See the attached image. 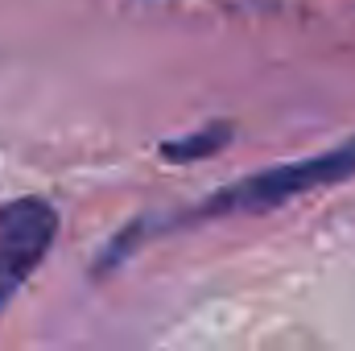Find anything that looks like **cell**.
I'll return each mask as SVG.
<instances>
[{
  "instance_id": "cell-1",
  "label": "cell",
  "mask_w": 355,
  "mask_h": 351,
  "mask_svg": "<svg viewBox=\"0 0 355 351\" xmlns=\"http://www.w3.org/2000/svg\"><path fill=\"white\" fill-rule=\"evenodd\" d=\"M355 178V141H343L327 153H314V157H302V162H285V166H268V170H257L248 178H236L232 186L207 194L202 203L186 207V211H174L166 219H141L132 228H124L103 261H99V273L116 268L124 257H132L145 240H157V236H170L178 228H198V223H219V219H232V215H261V211H272V207H285L310 190H322V186H339Z\"/></svg>"
},
{
  "instance_id": "cell-2",
  "label": "cell",
  "mask_w": 355,
  "mask_h": 351,
  "mask_svg": "<svg viewBox=\"0 0 355 351\" xmlns=\"http://www.w3.org/2000/svg\"><path fill=\"white\" fill-rule=\"evenodd\" d=\"M58 236V211L46 198L0 203V306H8L21 285L37 273Z\"/></svg>"
},
{
  "instance_id": "cell-3",
  "label": "cell",
  "mask_w": 355,
  "mask_h": 351,
  "mask_svg": "<svg viewBox=\"0 0 355 351\" xmlns=\"http://www.w3.org/2000/svg\"><path fill=\"white\" fill-rule=\"evenodd\" d=\"M232 137V128H223V124H215V128H207V132H198V137H186V141H174V145H162V153L170 157V162H186V157H207V153H215L223 141Z\"/></svg>"
}]
</instances>
